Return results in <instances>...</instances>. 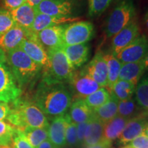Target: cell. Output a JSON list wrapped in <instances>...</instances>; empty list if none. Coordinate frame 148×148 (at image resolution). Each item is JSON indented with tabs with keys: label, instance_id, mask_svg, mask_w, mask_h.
Returning a JSON list of instances; mask_svg holds the SVG:
<instances>
[{
	"label": "cell",
	"instance_id": "26",
	"mask_svg": "<svg viewBox=\"0 0 148 148\" xmlns=\"http://www.w3.org/2000/svg\"><path fill=\"white\" fill-rule=\"evenodd\" d=\"M103 58L106 61L108 68V83L106 89L110 93L112 86L119 79V71L122 64L111 53H103Z\"/></svg>",
	"mask_w": 148,
	"mask_h": 148
},
{
	"label": "cell",
	"instance_id": "44",
	"mask_svg": "<svg viewBox=\"0 0 148 148\" xmlns=\"http://www.w3.org/2000/svg\"><path fill=\"white\" fill-rule=\"evenodd\" d=\"M42 0H27V3H28L33 8H35L41 2Z\"/></svg>",
	"mask_w": 148,
	"mask_h": 148
},
{
	"label": "cell",
	"instance_id": "42",
	"mask_svg": "<svg viewBox=\"0 0 148 148\" xmlns=\"http://www.w3.org/2000/svg\"><path fill=\"white\" fill-rule=\"evenodd\" d=\"M37 148H56V147L53 145L52 143H51L50 140H49V138H48V139L45 140V141L42 142V143H40V145Z\"/></svg>",
	"mask_w": 148,
	"mask_h": 148
},
{
	"label": "cell",
	"instance_id": "13",
	"mask_svg": "<svg viewBox=\"0 0 148 148\" xmlns=\"http://www.w3.org/2000/svg\"><path fill=\"white\" fill-rule=\"evenodd\" d=\"M82 69L101 87H106L108 83V68L102 52L99 51L96 53L89 63Z\"/></svg>",
	"mask_w": 148,
	"mask_h": 148
},
{
	"label": "cell",
	"instance_id": "30",
	"mask_svg": "<svg viewBox=\"0 0 148 148\" xmlns=\"http://www.w3.org/2000/svg\"><path fill=\"white\" fill-rule=\"evenodd\" d=\"M136 86L127 81L118 79L112 86L110 92L113 93L119 100H125L132 97Z\"/></svg>",
	"mask_w": 148,
	"mask_h": 148
},
{
	"label": "cell",
	"instance_id": "1",
	"mask_svg": "<svg viewBox=\"0 0 148 148\" xmlns=\"http://www.w3.org/2000/svg\"><path fill=\"white\" fill-rule=\"evenodd\" d=\"M33 102L46 115H63L72 102V95L64 83L48 82L42 79L35 92Z\"/></svg>",
	"mask_w": 148,
	"mask_h": 148
},
{
	"label": "cell",
	"instance_id": "25",
	"mask_svg": "<svg viewBox=\"0 0 148 148\" xmlns=\"http://www.w3.org/2000/svg\"><path fill=\"white\" fill-rule=\"evenodd\" d=\"M119 101L118 98L110 92V97L106 103L99 108L92 110L93 116L104 124L117 115Z\"/></svg>",
	"mask_w": 148,
	"mask_h": 148
},
{
	"label": "cell",
	"instance_id": "27",
	"mask_svg": "<svg viewBox=\"0 0 148 148\" xmlns=\"http://www.w3.org/2000/svg\"><path fill=\"white\" fill-rule=\"evenodd\" d=\"M140 109L134 98L120 100L118 103L117 115L130 119L141 114L140 113Z\"/></svg>",
	"mask_w": 148,
	"mask_h": 148
},
{
	"label": "cell",
	"instance_id": "29",
	"mask_svg": "<svg viewBox=\"0 0 148 148\" xmlns=\"http://www.w3.org/2000/svg\"><path fill=\"white\" fill-rule=\"evenodd\" d=\"M135 100L141 109L148 112V74L140 78L135 89Z\"/></svg>",
	"mask_w": 148,
	"mask_h": 148
},
{
	"label": "cell",
	"instance_id": "12",
	"mask_svg": "<svg viewBox=\"0 0 148 148\" xmlns=\"http://www.w3.org/2000/svg\"><path fill=\"white\" fill-rule=\"evenodd\" d=\"M139 35L140 27L136 21H132L112 38L111 53L114 56L116 55L134 41Z\"/></svg>",
	"mask_w": 148,
	"mask_h": 148
},
{
	"label": "cell",
	"instance_id": "32",
	"mask_svg": "<svg viewBox=\"0 0 148 148\" xmlns=\"http://www.w3.org/2000/svg\"><path fill=\"white\" fill-rule=\"evenodd\" d=\"M113 1L114 0H88V15L90 17L101 15Z\"/></svg>",
	"mask_w": 148,
	"mask_h": 148
},
{
	"label": "cell",
	"instance_id": "14",
	"mask_svg": "<svg viewBox=\"0 0 148 148\" xmlns=\"http://www.w3.org/2000/svg\"><path fill=\"white\" fill-rule=\"evenodd\" d=\"M71 121L69 114L53 117L47 127L49 139L56 148H62L66 145L65 132L68 123Z\"/></svg>",
	"mask_w": 148,
	"mask_h": 148
},
{
	"label": "cell",
	"instance_id": "48",
	"mask_svg": "<svg viewBox=\"0 0 148 148\" xmlns=\"http://www.w3.org/2000/svg\"><path fill=\"white\" fill-rule=\"evenodd\" d=\"M0 145L6 146V145H5V144L4 142H3V140L2 139H1V138H0Z\"/></svg>",
	"mask_w": 148,
	"mask_h": 148
},
{
	"label": "cell",
	"instance_id": "5",
	"mask_svg": "<svg viewBox=\"0 0 148 148\" xmlns=\"http://www.w3.org/2000/svg\"><path fill=\"white\" fill-rule=\"evenodd\" d=\"M49 65L44 72L43 79L48 82L64 83L69 82L73 70L62 48L47 51Z\"/></svg>",
	"mask_w": 148,
	"mask_h": 148
},
{
	"label": "cell",
	"instance_id": "45",
	"mask_svg": "<svg viewBox=\"0 0 148 148\" xmlns=\"http://www.w3.org/2000/svg\"><path fill=\"white\" fill-rule=\"evenodd\" d=\"M142 63H143L144 67H145V71H148V50L146 53V54L144 57L143 60H141Z\"/></svg>",
	"mask_w": 148,
	"mask_h": 148
},
{
	"label": "cell",
	"instance_id": "41",
	"mask_svg": "<svg viewBox=\"0 0 148 148\" xmlns=\"http://www.w3.org/2000/svg\"><path fill=\"white\" fill-rule=\"evenodd\" d=\"M111 143H108L106 140H103L101 143L97 144V145L92 146H86L84 148H110Z\"/></svg>",
	"mask_w": 148,
	"mask_h": 148
},
{
	"label": "cell",
	"instance_id": "4",
	"mask_svg": "<svg viewBox=\"0 0 148 148\" xmlns=\"http://www.w3.org/2000/svg\"><path fill=\"white\" fill-rule=\"evenodd\" d=\"M136 8L132 0H121L106 18L104 32L107 38H112L130 23L134 21Z\"/></svg>",
	"mask_w": 148,
	"mask_h": 148
},
{
	"label": "cell",
	"instance_id": "22",
	"mask_svg": "<svg viewBox=\"0 0 148 148\" xmlns=\"http://www.w3.org/2000/svg\"><path fill=\"white\" fill-rule=\"evenodd\" d=\"M69 114L70 119L73 123L78 124L82 122L90 121L93 116L92 110L85 103L84 99H74L70 106Z\"/></svg>",
	"mask_w": 148,
	"mask_h": 148
},
{
	"label": "cell",
	"instance_id": "16",
	"mask_svg": "<svg viewBox=\"0 0 148 148\" xmlns=\"http://www.w3.org/2000/svg\"><path fill=\"white\" fill-rule=\"evenodd\" d=\"M147 123V117L142 114L129 119L119 137V143L127 144L143 134Z\"/></svg>",
	"mask_w": 148,
	"mask_h": 148
},
{
	"label": "cell",
	"instance_id": "11",
	"mask_svg": "<svg viewBox=\"0 0 148 148\" xmlns=\"http://www.w3.org/2000/svg\"><path fill=\"white\" fill-rule=\"evenodd\" d=\"M73 0H42L35 7L36 13H42L59 17H69L73 14Z\"/></svg>",
	"mask_w": 148,
	"mask_h": 148
},
{
	"label": "cell",
	"instance_id": "46",
	"mask_svg": "<svg viewBox=\"0 0 148 148\" xmlns=\"http://www.w3.org/2000/svg\"><path fill=\"white\" fill-rule=\"evenodd\" d=\"M144 22H145V25L146 27V29L148 31V10L147 11L145 14V17H144Z\"/></svg>",
	"mask_w": 148,
	"mask_h": 148
},
{
	"label": "cell",
	"instance_id": "31",
	"mask_svg": "<svg viewBox=\"0 0 148 148\" xmlns=\"http://www.w3.org/2000/svg\"><path fill=\"white\" fill-rule=\"evenodd\" d=\"M110 97V92L106 88L101 87L95 92H92V94L86 97L84 100L91 110H95L106 103Z\"/></svg>",
	"mask_w": 148,
	"mask_h": 148
},
{
	"label": "cell",
	"instance_id": "36",
	"mask_svg": "<svg viewBox=\"0 0 148 148\" xmlns=\"http://www.w3.org/2000/svg\"><path fill=\"white\" fill-rule=\"evenodd\" d=\"M10 148H34L24 136L22 130L16 129L12 136Z\"/></svg>",
	"mask_w": 148,
	"mask_h": 148
},
{
	"label": "cell",
	"instance_id": "2",
	"mask_svg": "<svg viewBox=\"0 0 148 148\" xmlns=\"http://www.w3.org/2000/svg\"><path fill=\"white\" fill-rule=\"evenodd\" d=\"M7 121L16 129L23 131L25 127L47 128L49 122L45 114L34 102L18 98L12 107Z\"/></svg>",
	"mask_w": 148,
	"mask_h": 148
},
{
	"label": "cell",
	"instance_id": "49",
	"mask_svg": "<svg viewBox=\"0 0 148 148\" xmlns=\"http://www.w3.org/2000/svg\"><path fill=\"white\" fill-rule=\"evenodd\" d=\"M0 148H10V146H4V145H0Z\"/></svg>",
	"mask_w": 148,
	"mask_h": 148
},
{
	"label": "cell",
	"instance_id": "47",
	"mask_svg": "<svg viewBox=\"0 0 148 148\" xmlns=\"http://www.w3.org/2000/svg\"><path fill=\"white\" fill-rule=\"evenodd\" d=\"M143 134H145L146 136H147V137H148V123H147V125H146V127H145V130H144V132H143Z\"/></svg>",
	"mask_w": 148,
	"mask_h": 148
},
{
	"label": "cell",
	"instance_id": "20",
	"mask_svg": "<svg viewBox=\"0 0 148 148\" xmlns=\"http://www.w3.org/2000/svg\"><path fill=\"white\" fill-rule=\"evenodd\" d=\"M10 12L16 25L25 29H31L36 12L28 3H25L18 8Z\"/></svg>",
	"mask_w": 148,
	"mask_h": 148
},
{
	"label": "cell",
	"instance_id": "38",
	"mask_svg": "<svg viewBox=\"0 0 148 148\" xmlns=\"http://www.w3.org/2000/svg\"><path fill=\"white\" fill-rule=\"evenodd\" d=\"M130 145L133 148H148V137L143 134L130 142Z\"/></svg>",
	"mask_w": 148,
	"mask_h": 148
},
{
	"label": "cell",
	"instance_id": "15",
	"mask_svg": "<svg viewBox=\"0 0 148 148\" xmlns=\"http://www.w3.org/2000/svg\"><path fill=\"white\" fill-rule=\"evenodd\" d=\"M66 24L53 25L37 33V38L40 44L47 50L62 48L63 44V33Z\"/></svg>",
	"mask_w": 148,
	"mask_h": 148
},
{
	"label": "cell",
	"instance_id": "8",
	"mask_svg": "<svg viewBox=\"0 0 148 148\" xmlns=\"http://www.w3.org/2000/svg\"><path fill=\"white\" fill-rule=\"evenodd\" d=\"M19 47L33 61L42 68H44V71L48 69L49 61L47 51L38 41L36 33L33 32L31 29H28L26 38L21 42Z\"/></svg>",
	"mask_w": 148,
	"mask_h": 148
},
{
	"label": "cell",
	"instance_id": "39",
	"mask_svg": "<svg viewBox=\"0 0 148 148\" xmlns=\"http://www.w3.org/2000/svg\"><path fill=\"white\" fill-rule=\"evenodd\" d=\"M88 122H82V123H78L77 124V140H78V144L79 145H82L84 143V134L86 132V128L87 126Z\"/></svg>",
	"mask_w": 148,
	"mask_h": 148
},
{
	"label": "cell",
	"instance_id": "34",
	"mask_svg": "<svg viewBox=\"0 0 148 148\" xmlns=\"http://www.w3.org/2000/svg\"><path fill=\"white\" fill-rule=\"evenodd\" d=\"M16 130V127L10 123L0 121V138L3 140L6 146L10 147L12 136Z\"/></svg>",
	"mask_w": 148,
	"mask_h": 148
},
{
	"label": "cell",
	"instance_id": "33",
	"mask_svg": "<svg viewBox=\"0 0 148 148\" xmlns=\"http://www.w3.org/2000/svg\"><path fill=\"white\" fill-rule=\"evenodd\" d=\"M15 25L9 10L0 8V36L4 34Z\"/></svg>",
	"mask_w": 148,
	"mask_h": 148
},
{
	"label": "cell",
	"instance_id": "3",
	"mask_svg": "<svg viewBox=\"0 0 148 148\" xmlns=\"http://www.w3.org/2000/svg\"><path fill=\"white\" fill-rule=\"evenodd\" d=\"M6 62L19 87L32 81L42 69L19 47L6 52Z\"/></svg>",
	"mask_w": 148,
	"mask_h": 148
},
{
	"label": "cell",
	"instance_id": "21",
	"mask_svg": "<svg viewBox=\"0 0 148 148\" xmlns=\"http://www.w3.org/2000/svg\"><path fill=\"white\" fill-rule=\"evenodd\" d=\"M145 72V67L141 61L122 64L118 79L127 81L136 86Z\"/></svg>",
	"mask_w": 148,
	"mask_h": 148
},
{
	"label": "cell",
	"instance_id": "28",
	"mask_svg": "<svg viewBox=\"0 0 148 148\" xmlns=\"http://www.w3.org/2000/svg\"><path fill=\"white\" fill-rule=\"evenodd\" d=\"M23 132L27 141L34 148H37L40 143L49 138L47 128L27 127L23 130Z\"/></svg>",
	"mask_w": 148,
	"mask_h": 148
},
{
	"label": "cell",
	"instance_id": "6",
	"mask_svg": "<svg viewBox=\"0 0 148 148\" xmlns=\"http://www.w3.org/2000/svg\"><path fill=\"white\" fill-rule=\"evenodd\" d=\"M94 35V26L89 21L67 23L63 33L64 46L86 43L93 38Z\"/></svg>",
	"mask_w": 148,
	"mask_h": 148
},
{
	"label": "cell",
	"instance_id": "40",
	"mask_svg": "<svg viewBox=\"0 0 148 148\" xmlns=\"http://www.w3.org/2000/svg\"><path fill=\"white\" fill-rule=\"evenodd\" d=\"M11 110V106L8 103L0 101V121L6 119Z\"/></svg>",
	"mask_w": 148,
	"mask_h": 148
},
{
	"label": "cell",
	"instance_id": "10",
	"mask_svg": "<svg viewBox=\"0 0 148 148\" xmlns=\"http://www.w3.org/2000/svg\"><path fill=\"white\" fill-rule=\"evenodd\" d=\"M147 50L148 38L145 35H139L114 56L121 64L136 62L143 60Z\"/></svg>",
	"mask_w": 148,
	"mask_h": 148
},
{
	"label": "cell",
	"instance_id": "37",
	"mask_svg": "<svg viewBox=\"0 0 148 148\" xmlns=\"http://www.w3.org/2000/svg\"><path fill=\"white\" fill-rule=\"evenodd\" d=\"M27 2V0H1L3 8L12 11Z\"/></svg>",
	"mask_w": 148,
	"mask_h": 148
},
{
	"label": "cell",
	"instance_id": "7",
	"mask_svg": "<svg viewBox=\"0 0 148 148\" xmlns=\"http://www.w3.org/2000/svg\"><path fill=\"white\" fill-rule=\"evenodd\" d=\"M72 97L73 100L77 99H84L86 97L95 92L101 86L94 79L85 73L83 69L73 71L69 80Z\"/></svg>",
	"mask_w": 148,
	"mask_h": 148
},
{
	"label": "cell",
	"instance_id": "23",
	"mask_svg": "<svg viewBox=\"0 0 148 148\" xmlns=\"http://www.w3.org/2000/svg\"><path fill=\"white\" fill-rule=\"evenodd\" d=\"M103 123L93 116L88 122L83 145L84 147H86L101 143L103 140Z\"/></svg>",
	"mask_w": 148,
	"mask_h": 148
},
{
	"label": "cell",
	"instance_id": "17",
	"mask_svg": "<svg viewBox=\"0 0 148 148\" xmlns=\"http://www.w3.org/2000/svg\"><path fill=\"white\" fill-rule=\"evenodd\" d=\"M62 49L73 71H75L87 62L89 54L88 44L66 45L63 46Z\"/></svg>",
	"mask_w": 148,
	"mask_h": 148
},
{
	"label": "cell",
	"instance_id": "35",
	"mask_svg": "<svg viewBox=\"0 0 148 148\" xmlns=\"http://www.w3.org/2000/svg\"><path fill=\"white\" fill-rule=\"evenodd\" d=\"M66 145L73 147L78 145V140L77 136V124L73 121H69L66 128L65 132Z\"/></svg>",
	"mask_w": 148,
	"mask_h": 148
},
{
	"label": "cell",
	"instance_id": "19",
	"mask_svg": "<svg viewBox=\"0 0 148 148\" xmlns=\"http://www.w3.org/2000/svg\"><path fill=\"white\" fill-rule=\"evenodd\" d=\"M78 19V18L69 16V17H59V16H49L42 13H36L34 21L33 22L31 30L33 32L38 33L42 29L53 25H62L73 23Z\"/></svg>",
	"mask_w": 148,
	"mask_h": 148
},
{
	"label": "cell",
	"instance_id": "9",
	"mask_svg": "<svg viewBox=\"0 0 148 148\" xmlns=\"http://www.w3.org/2000/svg\"><path fill=\"white\" fill-rule=\"evenodd\" d=\"M21 89L19 87L8 65L0 64V101L13 102L20 97Z\"/></svg>",
	"mask_w": 148,
	"mask_h": 148
},
{
	"label": "cell",
	"instance_id": "51",
	"mask_svg": "<svg viewBox=\"0 0 148 148\" xmlns=\"http://www.w3.org/2000/svg\"></svg>",
	"mask_w": 148,
	"mask_h": 148
},
{
	"label": "cell",
	"instance_id": "18",
	"mask_svg": "<svg viewBox=\"0 0 148 148\" xmlns=\"http://www.w3.org/2000/svg\"><path fill=\"white\" fill-rule=\"evenodd\" d=\"M27 30L15 24L12 28L0 36V49L6 53L19 47L21 42L26 38Z\"/></svg>",
	"mask_w": 148,
	"mask_h": 148
},
{
	"label": "cell",
	"instance_id": "43",
	"mask_svg": "<svg viewBox=\"0 0 148 148\" xmlns=\"http://www.w3.org/2000/svg\"><path fill=\"white\" fill-rule=\"evenodd\" d=\"M6 62V53L0 49V64Z\"/></svg>",
	"mask_w": 148,
	"mask_h": 148
},
{
	"label": "cell",
	"instance_id": "50",
	"mask_svg": "<svg viewBox=\"0 0 148 148\" xmlns=\"http://www.w3.org/2000/svg\"><path fill=\"white\" fill-rule=\"evenodd\" d=\"M121 148H133V147H131V146L130 145H125V146H124V147H123Z\"/></svg>",
	"mask_w": 148,
	"mask_h": 148
},
{
	"label": "cell",
	"instance_id": "24",
	"mask_svg": "<svg viewBox=\"0 0 148 148\" xmlns=\"http://www.w3.org/2000/svg\"><path fill=\"white\" fill-rule=\"evenodd\" d=\"M128 121L129 119L116 115L113 119L104 123L103 140L111 143L116 138H119Z\"/></svg>",
	"mask_w": 148,
	"mask_h": 148
}]
</instances>
